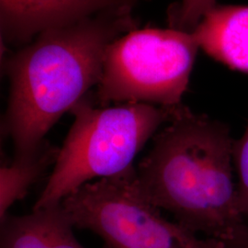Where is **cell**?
I'll return each mask as SVG.
<instances>
[{"instance_id": "obj_3", "label": "cell", "mask_w": 248, "mask_h": 248, "mask_svg": "<svg viewBox=\"0 0 248 248\" xmlns=\"http://www.w3.org/2000/svg\"><path fill=\"white\" fill-rule=\"evenodd\" d=\"M175 108L146 103L98 106L88 94L69 111L74 123L33 211L62 203L94 178L116 177L134 169L138 153L160 126L171 121Z\"/></svg>"}, {"instance_id": "obj_10", "label": "cell", "mask_w": 248, "mask_h": 248, "mask_svg": "<svg viewBox=\"0 0 248 248\" xmlns=\"http://www.w3.org/2000/svg\"><path fill=\"white\" fill-rule=\"evenodd\" d=\"M216 5V0H180L168 12L169 27L192 32L204 16Z\"/></svg>"}, {"instance_id": "obj_5", "label": "cell", "mask_w": 248, "mask_h": 248, "mask_svg": "<svg viewBox=\"0 0 248 248\" xmlns=\"http://www.w3.org/2000/svg\"><path fill=\"white\" fill-rule=\"evenodd\" d=\"M134 175L135 168L66 196L62 206L75 227L98 234L105 248H228L162 217L135 186Z\"/></svg>"}, {"instance_id": "obj_11", "label": "cell", "mask_w": 248, "mask_h": 248, "mask_svg": "<svg viewBox=\"0 0 248 248\" xmlns=\"http://www.w3.org/2000/svg\"><path fill=\"white\" fill-rule=\"evenodd\" d=\"M233 163L237 174V206L245 217L248 216V125L243 136L234 141Z\"/></svg>"}, {"instance_id": "obj_1", "label": "cell", "mask_w": 248, "mask_h": 248, "mask_svg": "<svg viewBox=\"0 0 248 248\" xmlns=\"http://www.w3.org/2000/svg\"><path fill=\"white\" fill-rule=\"evenodd\" d=\"M132 11L105 12L45 31L4 60L10 86L1 129L15 156L38 150L59 119L98 86L108 46L138 28Z\"/></svg>"}, {"instance_id": "obj_7", "label": "cell", "mask_w": 248, "mask_h": 248, "mask_svg": "<svg viewBox=\"0 0 248 248\" xmlns=\"http://www.w3.org/2000/svg\"><path fill=\"white\" fill-rule=\"evenodd\" d=\"M192 33L214 60L248 74V6L216 5Z\"/></svg>"}, {"instance_id": "obj_8", "label": "cell", "mask_w": 248, "mask_h": 248, "mask_svg": "<svg viewBox=\"0 0 248 248\" xmlns=\"http://www.w3.org/2000/svg\"><path fill=\"white\" fill-rule=\"evenodd\" d=\"M0 248H86L75 236L74 223L62 203L0 222Z\"/></svg>"}, {"instance_id": "obj_9", "label": "cell", "mask_w": 248, "mask_h": 248, "mask_svg": "<svg viewBox=\"0 0 248 248\" xmlns=\"http://www.w3.org/2000/svg\"><path fill=\"white\" fill-rule=\"evenodd\" d=\"M59 148L45 140L38 150L15 156L10 165L0 169V222L8 217L9 208L26 196L30 187L55 164Z\"/></svg>"}, {"instance_id": "obj_12", "label": "cell", "mask_w": 248, "mask_h": 248, "mask_svg": "<svg viewBox=\"0 0 248 248\" xmlns=\"http://www.w3.org/2000/svg\"><path fill=\"white\" fill-rule=\"evenodd\" d=\"M227 245L229 248H248V225L242 224Z\"/></svg>"}, {"instance_id": "obj_2", "label": "cell", "mask_w": 248, "mask_h": 248, "mask_svg": "<svg viewBox=\"0 0 248 248\" xmlns=\"http://www.w3.org/2000/svg\"><path fill=\"white\" fill-rule=\"evenodd\" d=\"M228 127L180 105L135 168V186L157 209L205 237L229 243L244 224Z\"/></svg>"}, {"instance_id": "obj_4", "label": "cell", "mask_w": 248, "mask_h": 248, "mask_svg": "<svg viewBox=\"0 0 248 248\" xmlns=\"http://www.w3.org/2000/svg\"><path fill=\"white\" fill-rule=\"evenodd\" d=\"M199 49L192 32L172 28L124 33L107 48L93 99L102 107L111 102L180 106Z\"/></svg>"}, {"instance_id": "obj_6", "label": "cell", "mask_w": 248, "mask_h": 248, "mask_svg": "<svg viewBox=\"0 0 248 248\" xmlns=\"http://www.w3.org/2000/svg\"><path fill=\"white\" fill-rule=\"evenodd\" d=\"M137 0H0L1 43L23 47L45 31L98 14L133 9Z\"/></svg>"}]
</instances>
